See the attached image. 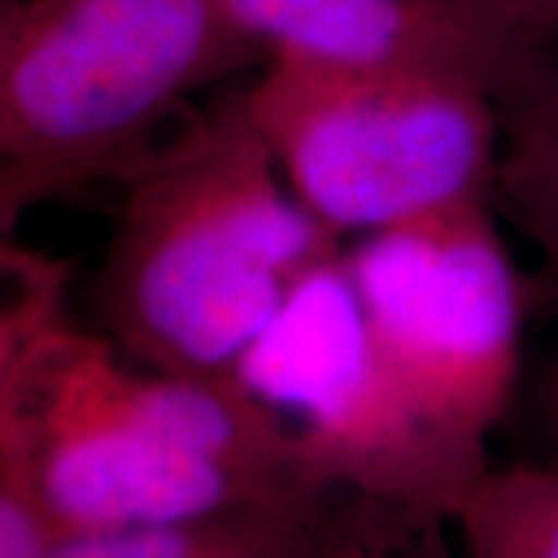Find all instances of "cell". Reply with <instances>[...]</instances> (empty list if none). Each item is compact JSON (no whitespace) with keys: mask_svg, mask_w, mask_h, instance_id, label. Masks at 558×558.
<instances>
[{"mask_svg":"<svg viewBox=\"0 0 558 558\" xmlns=\"http://www.w3.org/2000/svg\"><path fill=\"white\" fill-rule=\"evenodd\" d=\"M311 499L314 494L196 519L87 531L65 539L53 558H279Z\"/></svg>","mask_w":558,"mask_h":558,"instance_id":"cell-9","label":"cell"},{"mask_svg":"<svg viewBox=\"0 0 558 558\" xmlns=\"http://www.w3.org/2000/svg\"><path fill=\"white\" fill-rule=\"evenodd\" d=\"M255 62L227 0H7L0 236L44 202L131 178L183 102Z\"/></svg>","mask_w":558,"mask_h":558,"instance_id":"cell-3","label":"cell"},{"mask_svg":"<svg viewBox=\"0 0 558 558\" xmlns=\"http://www.w3.org/2000/svg\"><path fill=\"white\" fill-rule=\"evenodd\" d=\"M264 62L407 72L502 102L558 60L481 0H227Z\"/></svg>","mask_w":558,"mask_h":558,"instance_id":"cell-7","label":"cell"},{"mask_svg":"<svg viewBox=\"0 0 558 558\" xmlns=\"http://www.w3.org/2000/svg\"><path fill=\"white\" fill-rule=\"evenodd\" d=\"M499 20L558 53V0H481Z\"/></svg>","mask_w":558,"mask_h":558,"instance_id":"cell-12","label":"cell"},{"mask_svg":"<svg viewBox=\"0 0 558 558\" xmlns=\"http://www.w3.org/2000/svg\"><path fill=\"white\" fill-rule=\"evenodd\" d=\"M453 531L462 558H558V459L490 465Z\"/></svg>","mask_w":558,"mask_h":558,"instance_id":"cell-11","label":"cell"},{"mask_svg":"<svg viewBox=\"0 0 558 558\" xmlns=\"http://www.w3.org/2000/svg\"><path fill=\"white\" fill-rule=\"evenodd\" d=\"M450 519L344 487L314 494L279 558H462Z\"/></svg>","mask_w":558,"mask_h":558,"instance_id":"cell-10","label":"cell"},{"mask_svg":"<svg viewBox=\"0 0 558 558\" xmlns=\"http://www.w3.org/2000/svg\"><path fill=\"white\" fill-rule=\"evenodd\" d=\"M497 106L494 205L537 248L534 304L558 317V60Z\"/></svg>","mask_w":558,"mask_h":558,"instance_id":"cell-8","label":"cell"},{"mask_svg":"<svg viewBox=\"0 0 558 558\" xmlns=\"http://www.w3.org/2000/svg\"><path fill=\"white\" fill-rule=\"evenodd\" d=\"M344 264L400 376L447 428L487 447L519 395L534 304L494 199L360 236Z\"/></svg>","mask_w":558,"mask_h":558,"instance_id":"cell-6","label":"cell"},{"mask_svg":"<svg viewBox=\"0 0 558 558\" xmlns=\"http://www.w3.org/2000/svg\"><path fill=\"white\" fill-rule=\"evenodd\" d=\"M0 438L40 465L65 537L317 494L233 376L140 366L69 317L72 270L3 236Z\"/></svg>","mask_w":558,"mask_h":558,"instance_id":"cell-1","label":"cell"},{"mask_svg":"<svg viewBox=\"0 0 558 558\" xmlns=\"http://www.w3.org/2000/svg\"><path fill=\"white\" fill-rule=\"evenodd\" d=\"M527 403L539 444L546 447L549 459H558V351L539 366Z\"/></svg>","mask_w":558,"mask_h":558,"instance_id":"cell-13","label":"cell"},{"mask_svg":"<svg viewBox=\"0 0 558 558\" xmlns=\"http://www.w3.org/2000/svg\"><path fill=\"white\" fill-rule=\"evenodd\" d=\"M242 97L292 193L339 240L494 199L499 106L472 84L274 60Z\"/></svg>","mask_w":558,"mask_h":558,"instance_id":"cell-4","label":"cell"},{"mask_svg":"<svg viewBox=\"0 0 558 558\" xmlns=\"http://www.w3.org/2000/svg\"><path fill=\"white\" fill-rule=\"evenodd\" d=\"M230 376L274 413L317 490L344 487L453 521L490 469L487 447L447 428L400 376L344 248L301 279Z\"/></svg>","mask_w":558,"mask_h":558,"instance_id":"cell-5","label":"cell"},{"mask_svg":"<svg viewBox=\"0 0 558 558\" xmlns=\"http://www.w3.org/2000/svg\"><path fill=\"white\" fill-rule=\"evenodd\" d=\"M124 183L97 270L106 336L180 376H230L341 240L292 193L242 87L165 140Z\"/></svg>","mask_w":558,"mask_h":558,"instance_id":"cell-2","label":"cell"}]
</instances>
